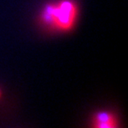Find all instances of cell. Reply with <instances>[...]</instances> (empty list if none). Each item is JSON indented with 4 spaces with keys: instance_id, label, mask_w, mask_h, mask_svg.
I'll list each match as a JSON object with an SVG mask.
<instances>
[{
    "instance_id": "obj_3",
    "label": "cell",
    "mask_w": 128,
    "mask_h": 128,
    "mask_svg": "<svg viewBox=\"0 0 128 128\" xmlns=\"http://www.w3.org/2000/svg\"><path fill=\"white\" fill-rule=\"evenodd\" d=\"M1 96H2V91H1V90H0V98H1Z\"/></svg>"
},
{
    "instance_id": "obj_2",
    "label": "cell",
    "mask_w": 128,
    "mask_h": 128,
    "mask_svg": "<svg viewBox=\"0 0 128 128\" xmlns=\"http://www.w3.org/2000/svg\"><path fill=\"white\" fill-rule=\"evenodd\" d=\"M117 117L106 110L96 112L91 119V126L95 128H116L119 127Z\"/></svg>"
},
{
    "instance_id": "obj_1",
    "label": "cell",
    "mask_w": 128,
    "mask_h": 128,
    "mask_svg": "<svg viewBox=\"0 0 128 128\" xmlns=\"http://www.w3.org/2000/svg\"><path fill=\"white\" fill-rule=\"evenodd\" d=\"M78 7L72 0H60L46 5L42 12V19L46 24L60 32L70 31L77 21Z\"/></svg>"
}]
</instances>
